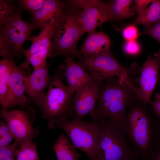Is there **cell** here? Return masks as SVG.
Here are the masks:
<instances>
[{"mask_svg": "<svg viewBox=\"0 0 160 160\" xmlns=\"http://www.w3.org/2000/svg\"><path fill=\"white\" fill-rule=\"evenodd\" d=\"M49 128L63 130L74 146L84 152L90 160H92L100 136V130L97 122L73 119L55 123Z\"/></svg>", "mask_w": 160, "mask_h": 160, "instance_id": "cell-6", "label": "cell"}, {"mask_svg": "<svg viewBox=\"0 0 160 160\" xmlns=\"http://www.w3.org/2000/svg\"><path fill=\"white\" fill-rule=\"evenodd\" d=\"M123 50L127 55H135L139 53L140 47L136 40L127 41L124 46Z\"/></svg>", "mask_w": 160, "mask_h": 160, "instance_id": "cell-30", "label": "cell"}, {"mask_svg": "<svg viewBox=\"0 0 160 160\" xmlns=\"http://www.w3.org/2000/svg\"><path fill=\"white\" fill-rule=\"evenodd\" d=\"M64 62L67 87L72 92L74 93L96 80L79 61H75L71 57H65Z\"/></svg>", "mask_w": 160, "mask_h": 160, "instance_id": "cell-15", "label": "cell"}, {"mask_svg": "<svg viewBox=\"0 0 160 160\" xmlns=\"http://www.w3.org/2000/svg\"><path fill=\"white\" fill-rule=\"evenodd\" d=\"M135 89L130 80L122 82L115 77L102 82L97 105L90 114L92 121L110 120L120 123L127 108L134 100Z\"/></svg>", "mask_w": 160, "mask_h": 160, "instance_id": "cell-2", "label": "cell"}, {"mask_svg": "<svg viewBox=\"0 0 160 160\" xmlns=\"http://www.w3.org/2000/svg\"><path fill=\"white\" fill-rule=\"evenodd\" d=\"M52 46L39 51L31 55L27 61L20 64L19 67L25 69L28 68L29 65H32L34 70L47 65V58L52 57Z\"/></svg>", "mask_w": 160, "mask_h": 160, "instance_id": "cell-22", "label": "cell"}, {"mask_svg": "<svg viewBox=\"0 0 160 160\" xmlns=\"http://www.w3.org/2000/svg\"><path fill=\"white\" fill-rule=\"evenodd\" d=\"M45 0H20L17 1L18 9L21 12L26 10L32 14L40 9L44 4Z\"/></svg>", "mask_w": 160, "mask_h": 160, "instance_id": "cell-26", "label": "cell"}, {"mask_svg": "<svg viewBox=\"0 0 160 160\" xmlns=\"http://www.w3.org/2000/svg\"><path fill=\"white\" fill-rule=\"evenodd\" d=\"M124 38L127 41L135 40L139 35L137 28L134 25H129L122 31Z\"/></svg>", "mask_w": 160, "mask_h": 160, "instance_id": "cell-29", "label": "cell"}, {"mask_svg": "<svg viewBox=\"0 0 160 160\" xmlns=\"http://www.w3.org/2000/svg\"><path fill=\"white\" fill-rule=\"evenodd\" d=\"M78 16L83 34L111 20L108 3L101 0H80Z\"/></svg>", "mask_w": 160, "mask_h": 160, "instance_id": "cell-9", "label": "cell"}, {"mask_svg": "<svg viewBox=\"0 0 160 160\" xmlns=\"http://www.w3.org/2000/svg\"><path fill=\"white\" fill-rule=\"evenodd\" d=\"M154 98L156 100L155 101L160 102V92L155 93Z\"/></svg>", "mask_w": 160, "mask_h": 160, "instance_id": "cell-36", "label": "cell"}, {"mask_svg": "<svg viewBox=\"0 0 160 160\" xmlns=\"http://www.w3.org/2000/svg\"><path fill=\"white\" fill-rule=\"evenodd\" d=\"M54 26L53 24H49L41 29L38 35L30 38L29 39L32 43L30 48L27 49H23L22 51L25 57V61L27 60L33 54L52 46L51 39Z\"/></svg>", "mask_w": 160, "mask_h": 160, "instance_id": "cell-18", "label": "cell"}, {"mask_svg": "<svg viewBox=\"0 0 160 160\" xmlns=\"http://www.w3.org/2000/svg\"><path fill=\"white\" fill-rule=\"evenodd\" d=\"M65 66L60 65L48 87L47 92L39 107L41 119H46L49 127L60 122L73 119L74 117V93L64 84Z\"/></svg>", "mask_w": 160, "mask_h": 160, "instance_id": "cell-3", "label": "cell"}, {"mask_svg": "<svg viewBox=\"0 0 160 160\" xmlns=\"http://www.w3.org/2000/svg\"><path fill=\"white\" fill-rule=\"evenodd\" d=\"M19 146L14 143L11 145L0 147V160H4L11 157H17Z\"/></svg>", "mask_w": 160, "mask_h": 160, "instance_id": "cell-28", "label": "cell"}, {"mask_svg": "<svg viewBox=\"0 0 160 160\" xmlns=\"http://www.w3.org/2000/svg\"><path fill=\"white\" fill-rule=\"evenodd\" d=\"M30 70L16 65L13 70L9 79L8 91L4 109L27 103V99L25 95L24 81Z\"/></svg>", "mask_w": 160, "mask_h": 160, "instance_id": "cell-14", "label": "cell"}, {"mask_svg": "<svg viewBox=\"0 0 160 160\" xmlns=\"http://www.w3.org/2000/svg\"><path fill=\"white\" fill-rule=\"evenodd\" d=\"M14 136L9 126L4 119L0 122V147L9 145Z\"/></svg>", "mask_w": 160, "mask_h": 160, "instance_id": "cell-27", "label": "cell"}, {"mask_svg": "<svg viewBox=\"0 0 160 160\" xmlns=\"http://www.w3.org/2000/svg\"><path fill=\"white\" fill-rule=\"evenodd\" d=\"M47 65L33 70L25 78V92L29 95L32 102L40 106L44 97L45 91L50 83L51 77Z\"/></svg>", "mask_w": 160, "mask_h": 160, "instance_id": "cell-13", "label": "cell"}, {"mask_svg": "<svg viewBox=\"0 0 160 160\" xmlns=\"http://www.w3.org/2000/svg\"><path fill=\"white\" fill-rule=\"evenodd\" d=\"M147 104L134 100L120 123L141 160H151L160 147V120Z\"/></svg>", "mask_w": 160, "mask_h": 160, "instance_id": "cell-1", "label": "cell"}, {"mask_svg": "<svg viewBox=\"0 0 160 160\" xmlns=\"http://www.w3.org/2000/svg\"><path fill=\"white\" fill-rule=\"evenodd\" d=\"M13 59L4 58L0 61V89H8V84L11 74L16 66Z\"/></svg>", "mask_w": 160, "mask_h": 160, "instance_id": "cell-23", "label": "cell"}, {"mask_svg": "<svg viewBox=\"0 0 160 160\" xmlns=\"http://www.w3.org/2000/svg\"><path fill=\"white\" fill-rule=\"evenodd\" d=\"M134 1L111 0L108 3L111 20H120L133 16L135 12Z\"/></svg>", "mask_w": 160, "mask_h": 160, "instance_id": "cell-20", "label": "cell"}, {"mask_svg": "<svg viewBox=\"0 0 160 160\" xmlns=\"http://www.w3.org/2000/svg\"><path fill=\"white\" fill-rule=\"evenodd\" d=\"M36 110L26 104L18 109L11 110L2 109L1 116L8 124L14 137V143L19 146L33 141L40 133L39 127H34Z\"/></svg>", "mask_w": 160, "mask_h": 160, "instance_id": "cell-7", "label": "cell"}, {"mask_svg": "<svg viewBox=\"0 0 160 160\" xmlns=\"http://www.w3.org/2000/svg\"><path fill=\"white\" fill-rule=\"evenodd\" d=\"M160 64L159 59L149 55L140 68L139 86L135 93L139 100L145 103H148L156 87Z\"/></svg>", "mask_w": 160, "mask_h": 160, "instance_id": "cell-11", "label": "cell"}, {"mask_svg": "<svg viewBox=\"0 0 160 160\" xmlns=\"http://www.w3.org/2000/svg\"><path fill=\"white\" fill-rule=\"evenodd\" d=\"M9 18L0 27V55L4 58L14 60L22 53V47L29 39L28 34L15 26Z\"/></svg>", "mask_w": 160, "mask_h": 160, "instance_id": "cell-10", "label": "cell"}, {"mask_svg": "<svg viewBox=\"0 0 160 160\" xmlns=\"http://www.w3.org/2000/svg\"><path fill=\"white\" fill-rule=\"evenodd\" d=\"M151 160H160V147Z\"/></svg>", "mask_w": 160, "mask_h": 160, "instance_id": "cell-34", "label": "cell"}, {"mask_svg": "<svg viewBox=\"0 0 160 160\" xmlns=\"http://www.w3.org/2000/svg\"><path fill=\"white\" fill-rule=\"evenodd\" d=\"M154 57L159 59L160 61V51L155 52L154 54ZM160 86V84H159Z\"/></svg>", "mask_w": 160, "mask_h": 160, "instance_id": "cell-35", "label": "cell"}, {"mask_svg": "<svg viewBox=\"0 0 160 160\" xmlns=\"http://www.w3.org/2000/svg\"><path fill=\"white\" fill-rule=\"evenodd\" d=\"M102 82L95 80L74 92V119L81 120L87 114L95 110Z\"/></svg>", "mask_w": 160, "mask_h": 160, "instance_id": "cell-12", "label": "cell"}, {"mask_svg": "<svg viewBox=\"0 0 160 160\" xmlns=\"http://www.w3.org/2000/svg\"><path fill=\"white\" fill-rule=\"evenodd\" d=\"M139 160L138 159H135V160Z\"/></svg>", "mask_w": 160, "mask_h": 160, "instance_id": "cell-37", "label": "cell"}, {"mask_svg": "<svg viewBox=\"0 0 160 160\" xmlns=\"http://www.w3.org/2000/svg\"><path fill=\"white\" fill-rule=\"evenodd\" d=\"M79 61L96 80L103 82L117 76L121 82L130 80L131 69L119 63L110 50L96 55L81 56Z\"/></svg>", "mask_w": 160, "mask_h": 160, "instance_id": "cell-8", "label": "cell"}, {"mask_svg": "<svg viewBox=\"0 0 160 160\" xmlns=\"http://www.w3.org/2000/svg\"><path fill=\"white\" fill-rule=\"evenodd\" d=\"M20 146L16 160H39L36 143L28 142Z\"/></svg>", "mask_w": 160, "mask_h": 160, "instance_id": "cell-24", "label": "cell"}, {"mask_svg": "<svg viewBox=\"0 0 160 160\" xmlns=\"http://www.w3.org/2000/svg\"><path fill=\"white\" fill-rule=\"evenodd\" d=\"M65 3L60 0H47L32 15V24L42 29L49 24L55 25L63 14Z\"/></svg>", "mask_w": 160, "mask_h": 160, "instance_id": "cell-16", "label": "cell"}, {"mask_svg": "<svg viewBox=\"0 0 160 160\" xmlns=\"http://www.w3.org/2000/svg\"><path fill=\"white\" fill-rule=\"evenodd\" d=\"M52 148L58 160H80V154L63 134H60Z\"/></svg>", "mask_w": 160, "mask_h": 160, "instance_id": "cell-19", "label": "cell"}, {"mask_svg": "<svg viewBox=\"0 0 160 160\" xmlns=\"http://www.w3.org/2000/svg\"><path fill=\"white\" fill-rule=\"evenodd\" d=\"M100 136L92 160H134L138 159L120 123L110 120L96 121Z\"/></svg>", "mask_w": 160, "mask_h": 160, "instance_id": "cell-4", "label": "cell"}, {"mask_svg": "<svg viewBox=\"0 0 160 160\" xmlns=\"http://www.w3.org/2000/svg\"><path fill=\"white\" fill-rule=\"evenodd\" d=\"M134 1L135 12L139 14L144 11L147 8V6L151 4L153 0H135Z\"/></svg>", "mask_w": 160, "mask_h": 160, "instance_id": "cell-32", "label": "cell"}, {"mask_svg": "<svg viewBox=\"0 0 160 160\" xmlns=\"http://www.w3.org/2000/svg\"><path fill=\"white\" fill-rule=\"evenodd\" d=\"M111 44L110 39L104 33L95 31L90 32L78 51L80 57L96 55L107 52L110 50Z\"/></svg>", "mask_w": 160, "mask_h": 160, "instance_id": "cell-17", "label": "cell"}, {"mask_svg": "<svg viewBox=\"0 0 160 160\" xmlns=\"http://www.w3.org/2000/svg\"><path fill=\"white\" fill-rule=\"evenodd\" d=\"M10 0L0 1V25H3L7 20L18 10Z\"/></svg>", "mask_w": 160, "mask_h": 160, "instance_id": "cell-25", "label": "cell"}, {"mask_svg": "<svg viewBox=\"0 0 160 160\" xmlns=\"http://www.w3.org/2000/svg\"><path fill=\"white\" fill-rule=\"evenodd\" d=\"M142 34L151 36L160 44V21L149 27L145 28Z\"/></svg>", "mask_w": 160, "mask_h": 160, "instance_id": "cell-31", "label": "cell"}, {"mask_svg": "<svg viewBox=\"0 0 160 160\" xmlns=\"http://www.w3.org/2000/svg\"><path fill=\"white\" fill-rule=\"evenodd\" d=\"M148 103L158 116L160 122V102L154 101L151 99Z\"/></svg>", "mask_w": 160, "mask_h": 160, "instance_id": "cell-33", "label": "cell"}, {"mask_svg": "<svg viewBox=\"0 0 160 160\" xmlns=\"http://www.w3.org/2000/svg\"><path fill=\"white\" fill-rule=\"evenodd\" d=\"M65 3L64 12L54 26L52 44V55L80 56L76 44L83 35L79 21L77 8Z\"/></svg>", "mask_w": 160, "mask_h": 160, "instance_id": "cell-5", "label": "cell"}, {"mask_svg": "<svg viewBox=\"0 0 160 160\" xmlns=\"http://www.w3.org/2000/svg\"><path fill=\"white\" fill-rule=\"evenodd\" d=\"M160 21V0H153L149 7L138 15L132 24H143L147 28Z\"/></svg>", "mask_w": 160, "mask_h": 160, "instance_id": "cell-21", "label": "cell"}]
</instances>
